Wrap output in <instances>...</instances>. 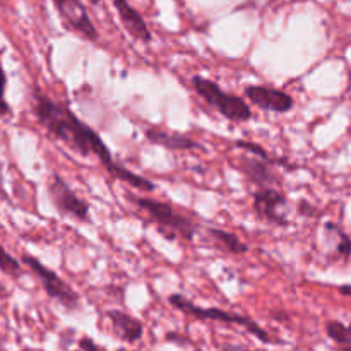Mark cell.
<instances>
[{"label": "cell", "instance_id": "cell-1", "mask_svg": "<svg viewBox=\"0 0 351 351\" xmlns=\"http://www.w3.org/2000/svg\"><path fill=\"white\" fill-rule=\"evenodd\" d=\"M33 110L38 122L50 132L51 137L64 143L69 149H72L74 153L81 154L84 158L95 154L112 177L125 182L130 187L149 192L156 189L153 182H149L147 178L141 177V175L134 173V171L127 170L125 167L117 163L113 160L112 153H110L108 146L99 137V134L93 130L89 125H86L84 122H81L77 115H74L72 110L65 106L64 103L53 101V99L48 98L47 95H43V93L36 89L34 91Z\"/></svg>", "mask_w": 351, "mask_h": 351}, {"label": "cell", "instance_id": "cell-2", "mask_svg": "<svg viewBox=\"0 0 351 351\" xmlns=\"http://www.w3.org/2000/svg\"><path fill=\"white\" fill-rule=\"evenodd\" d=\"M129 199L137 208L147 213V216L158 225L160 232L165 233L170 240L175 239L177 235L187 240V242L194 240L195 232H197L195 223L191 218H187V216L175 211L170 204L154 201V199L149 197H134V195H129Z\"/></svg>", "mask_w": 351, "mask_h": 351}, {"label": "cell", "instance_id": "cell-3", "mask_svg": "<svg viewBox=\"0 0 351 351\" xmlns=\"http://www.w3.org/2000/svg\"><path fill=\"white\" fill-rule=\"evenodd\" d=\"M192 86H194L195 93L208 105L215 106L225 119L233 120V122H245V120H249L252 117V110H250V106L240 96L228 95V93L223 91L211 79L194 75L192 77Z\"/></svg>", "mask_w": 351, "mask_h": 351}, {"label": "cell", "instance_id": "cell-4", "mask_svg": "<svg viewBox=\"0 0 351 351\" xmlns=\"http://www.w3.org/2000/svg\"><path fill=\"white\" fill-rule=\"evenodd\" d=\"M170 304L173 305L175 308H178L184 314L192 315L195 319H201V321H218V322H226V324H240L243 328H247V331L252 332L256 338H259L261 341L264 343H271V336L264 331L261 326H257L252 319L243 317V315H237V314H230V312L221 311V308L216 307H209V308H202L197 307L195 304L189 302L187 298H184L182 295H170Z\"/></svg>", "mask_w": 351, "mask_h": 351}, {"label": "cell", "instance_id": "cell-5", "mask_svg": "<svg viewBox=\"0 0 351 351\" xmlns=\"http://www.w3.org/2000/svg\"><path fill=\"white\" fill-rule=\"evenodd\" d=\"M23 263L26 264V266L33 271L34 276L40 280L41 287H43V290L47 291L48 297L60 302V304L64 305V307H67L69 311H75V308H79V295L75 293V291L72 290V288L69 287V285L65 283L57 273L48 269L47 266H43L40 261L34 259V257L29 256V254H24Z\"/></svg>", "mask_w": 351, "mask_h": 351}, {"label": "cell", "instance_id": "cell-6", "mask_svg": "<svg viewBox=\"0 0 351 351\" xmlns=\"http://www.w3.org/2000/svg\"><path fill=\"white\" fill-rule=\"evenodd\" d=\"M48 194H50L51 202L55 208L62 213L75 218L77 221H89V206L88 202L82 201L81 197L74 194L71 187L65 184L60 175H51L50 185H48Z\"/></svg>", "mask_w": 351, "mask_h": 351}, {"label": "cell", "instance_id": "cell-7", "mask_svg": "<svg viewBox=\"0 0 351 351\" xmlns=\"http://www.w3.org/2000/svg\"><path fill=\"white\" fill-rule=\"evenodd\" d=\"M53 3L69 27L82 34L86 40H98V31H96L95 24H93L91 17H89L88 10L82 5L81 0H53Z\"/></svg>", "mask_w": 351, "mask_h": 351}, {"label": "cell", "instance_id": "cell-8", "mask_svg": "<svg viewBox=\"0 0 351 351\" xmlns=\"http://www.w3.org/2000/svg\"><path fill=\"white\" fill-rule=\"evenodd\" d=\"M287 206V197L280 191L273 187H264L254 194V209L261 219L274 223V225L287 226V216L281 213V209Z\"/></svg>", "mask_w": 351, "mask_h": 351}, {"label": "cell", "instance_id": "cell-9", "mask_svg": "<svg viewBox=\"0 0 351 351\" xmlns=\"http://www.w3.org/2000/svg\"><path fill=\"white\" fill-rule=\"evenodd\" d=\"M245 96L259 108L267 112L285 113L293 108L295 101L288 93L276 88H267V86H247Z\"/></svg>", "mask_w": 351, "mask_h": 351}, {"label": "cell", "instance_id": "cell-10", "mask_svg": "<svg viewBox=\"0 0 351 351\" xmlns=\"http://www.w3.org/2000/svg\"><path fill=\"white\" fill-rule=\"evenodd\" d=\"M113 5H115L117 12H119L120 19H122V24L125 26V29L132 34L136 40L151 41V31L147 27V24L144 23V19L141 17V14L134 9L129 3V0H113Z\"/></svg>", "mask_w": 351, "mask_h": 351}, {"label": "cell", "instance_id": "cell-11", "mask_svg": "<svg viewBox=\"0 0 351 351\" xmlns=\"http://www.w3.org/2000/svg\"><path fill=\"white\" fill-rule=\"evenodd\" d=\"M240 168L245 173V177L259 189L271 187L273 182L276 180V175H274L273 168L269 167V161L263 160L259 156L240 160Z\"/></svg>", "mask_w": 351, "mask_h": 351}, {"label": "cell", "instance_id": "cell-12", "mask_svg": "<svg viewBox=\"0 0 351 351\" xmlns=\"http://www.w3.org/2000/svg\"><path fill=\"white\" fill-rule=\"evenodd\" d=\"M146 139L149 143L158 144V146L168 147V149H178V151H189V149H197L201 144L195 143L194 139L182 134L168 132V130L158 129V127H151L146 130Z\"/></svg>", "mask_w": 351, "mask_h": 351}, {"label": "cell", "instance_id": "cell-13", "mask_svg": "<svg viewBox=\"0 0 351 351\" xmlns=\"http://www.w3.org/2000/svg\"><path fill=\"white\" fill-rule=\"evenodd\" d=\"M106 315L112 321V326L117 335L122 339H125L127 343H136L137 339H141V336H143V324L137 319H134L132 315L125 314L122 311H108Z\"/></svg>", "mask_w": 351, "mask_h": 351}, {"label": "cell", "instance_id": "cell-14", "mask_svg": "<svg viewBox=\"0 0 351 351\" xmlns=\"http://www.w3.org/2000/svg\"><path fill=\"white\" fill-rule=\"evenodd\" d=\"M209 235H211V239L215 240L216 243H219V245L225 247L228 252L237 254V256H240V254H245L247 250H249V247H247L245 243H242L235 235H233V233L225 232V230L211 228L209 230Z\"/></svg>", "mask_w": 351, "mask_h": 351}, {"label": "cell", "instance_id": "cell-15", "mask_svg": "<svg viewBox=\"0 0 351 351\" xmlns=\"http://www.w3.org/2000/svg\"><path fill=\"white\" fill-rule=\"evenodd\" d=\"M326 331H328L329 338L335 339L336 343L341 345H350L351 343V328L350 326L341 324L338 321H331L326 324Z\"/></svg>", "mask_w": 351, "mask_h": 351}, {"label": "cell", "instance_id": "cell-16", "mask_svg": "<svg viewBox=\"0 0 351 351\" xmlns=\"http://www.w3.org/2000/svg\"><path fill=\"white\" fill-rule=\"evenodd\" d=\"M0 269L9 276H19L21 274V264L9 252H5L2 245H0Z\"/></svg>", "mask_w": 351, "mask_h": 351}, {"label": "cell", "instance_id": "cell-17", "mask_svg": "<svg viewBox=\"0 0 351 351\" xmlns=\"http://www.w3.org/2000/svg\"><path fill=\"white\" fill-rule=\"evenodd\" d=\"M235 146H237V147H240V149H245V151H249V153L256 154V156L263 158V160L269 161V163H273V161H271V158H269V154H267V151L264 149L263 146H259V144H256V143H250V141H237V143H235Z\"/></svg>", "mask_w": 351, "mask_h": 351}, {"label": "cell", "instance_id": "cell-18", "mask_svg": "<svg viewBox=\"0 0 351 351\" xmlns=\"http://www.w3.org/2000/svg\"><path fill=\"white\" fill-rule=\"evenodd\" d=\"M5 84H7L5 72H3L2 64H0V117H5L10 113L9 105H7L5 101Z\"/></svg>", "mask_w": 351, "mask_h": 351}, {"label": "cell", "instance_id": "cell-19", "mask_svg": "<svg viewBox=\"0 0 351 351\" xmlns=\"http://www.w3.org/2000/svg\"><path fill=\"white\" fill-rule=\"evenodd\" d=\"M339 233V242H338V254H341V256L348 257L351 254V242L348 237L345 235L343 232H338Z\"/></svg>", "mask_w": 351, "mask_h": 351}, {"label": "cell", "instance_id": "cell-20", "mask_svg": "<svg viewBox=\"0 0 351 351\" xmlns=\"http://www.w3.org/2000/svg\"><path fill=\"white\" fill-rule=\"evenodd\" d=\"M79 345H81V348L84 351H106V350H103L101 346L96 345V343H93L89 338L81 339V343H79ZM117 351H125V350H117Z\"/></svg>", "mask_w": 351, "mask_h": 351}, {"label": "cell", "instance_id": "cell-21", "mask_svg": "<svg viewBox=\"0 0 351 351\" xmlns=\"http://www.w3.org/2000/svg\"><path fill=\"white\" fill-rule=\"evenodd\" d=\"M339 293L345 295V297H351V287H341L339 288Z\"/></svg>", "mask_w": 351, "mask_h": 351}, {"label": "cell", "instance_id": "cell-22", "mask_svg": "<svg viewBox=\"0 0 351 351\" xmlns=\"http://www.w3.org/2000/svg\"><path fill=\"white\" fill-rule=\"evenodd\" d=\"M226 351H243V350H240V348H228ZM261 351V350H259Z\"/></svg>", "mask_w": 351, "mask_h": 351}, {"label": "cell", "instance_id": "cell-23", "mask_svg": "<svg viewBox=\"0 0 351 351\" xmlns=\"http://www.w3.org/2000/svg\"><path fill=\"white\" fill-rule=\"evenodd\" d=\"M91 2H93V3H98V2H99V0H91Z\"/></svg>", "mask_w": 351, "mask_h": 351}, {"label": "cell", "instance_id": "cell-24", "mask_svg": "<svg viewBox=\"0 0 351 351\" xmlns=\"http://www.w3.org/2000/svg\"><path fill=\"white\" fill-rule=\"evenodd\" d=\"M343 351H351V348H345Z\"/></svg>", "mask_w": 351, "mask_h": 351}]
</instances>
